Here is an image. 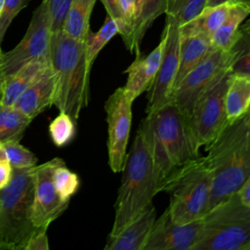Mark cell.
Returning <instances> with one entry per match:
<instances>
[{"label":"cell","mask_w":250,"mask_h":250,"mask_svg":"<svg viewBox=\"0 0 250 250\" xmlns=\"http://www.w3.org/2000/svg\"><path fill=\"white\" fill-rule=\"evenodd\" d=\"M147 137L160 191L190 162L199 157L188 119L171 101L142 120Z\"/></svg>","instance_id":"6da1fadb"},{"label":"cell","mask_w":250,"mask_h":250,"mask_svg":"<svg viewBox=\"0 0 250 250\" xmlns=\"http://www.w3.org/2000/svg\"><path fill=\"white\" fill-rule=\"evenodd\" d=\"M246 115L228 123L205 147L211 176L209 210L236 193L250 176V133Z\"/></svg>","instance_id":"7a4b0ae2"},{"label":"cell","mask_w":250,"mask_h":250,"mask_svg":"<svg viewBox=\"0 0 250 250\" xmlns=\"http://www.w3.org/2000/svg\"><path fill=\"white\" fill-rule=\"evenodd\" d=\"M49 60L55 75L53 104L77 120L89 102L91 67L86 59L85 43L62 29L51 32Z\"/></svg>","instance_id":"3957f363"},{"label":"cell","mask_w":250,"mask_h":250,"mask_svg":"<svg viewBox=\"0 0 250 250\" xmlns=\"http://www.w3.org/2000/svg\"><path fill=\"white\" fill-rule=\"evenodd\" d=\"M122 179L114 205L115 215L111 231L115 234L141 214L160 191L153 160L141 122L129 153L126 154Z\"/></svg>","instance_id":"277c9868"},{"label":"cell","mask_w":250,"mask_h":250,"mask_svg":"<svg viewBox=\"0 0 250 250\" xmlns=\"http://www.w3.org/2000/svg\"><path fill=\"white\" fill-rule=\"evenodd\" d=\"M35 166L13 168L9 184L0 189V247L23 249L36 229L32 222Z\"/></svg>","instance_id":"5b68a950"},{"label":"cell","mask_w":250,"mask_h":250,"mask_svg":"<svg viewBox=\"0 0 250 250\" xmlns=\"http://www.w3.org/2000/svg\"><path fill=\"white\" fill-rule=\"evenodd\" d=\"M195 250H250V209L237 192L211 208Z\"/></svg>","instance_id":"8992f818"},{"label":"cell","mask_w":250,"mask_h":250,"mask_svg":"<svg viewBox=\"0 0 250 250\" xmlns=\"http://www.w3.org/2000/svg\"><path fill=\"white\" fill-rule=\"evenodd\" d=\"M165 191L170 193L167 210L175 223L202 219L209 211L211 196V176L205 156L197 157L185 167Z\"/></svg>","instance_id":"52a82bcc"},{"label":"cell","mask_w":250,"mask_h":250,"mask_svg":"<svg viewBox=\"0 0 250 250\" xmlns=\"http://www.w3.org/2000/svg\"><path fill=\"white\" fill-rule=\"evenodd\" d=\"M230 70L224 72L193 104L188 124L195 146H208L228 124L225 97Z\"/></svg>","instance_id":"ba28073f"},{"label":"cell","mask_w":250,"mask_h":250,"mask_svg":"<svg viewBox=\"0 0 250 250\" xmlns=\"http://www.w3.org/2000/svg\"><path fill=\"white\" fill-rule=\"evenodd\" d=\"M232 52L212 49L175 87L172 101L188 118L194 103L224 72L230 67Z\"/></svg>","instance_id":"9c48e42d"},{"label":"cell","mask_w":250,"mask_h":250,"mask_svg":"<svg viewBox=\"0 0 250 250\" xmlns=\"http://www.w3.org/2000/svg\"><path fill=\"white\" fill-rule=\"evenodd\" d=\"M51 20L47 4L34 10L25 34L16 47L2 55V71L6 77L12 75L25 63L49 58Z\"/></svg>","instance_id":"30bf717a"},{"label":"cell","mask_w":250,"mask_h":250,"mask_svg":"<svg viewBox=\"0 0 250 250\" xmlns=\"http://www.w3.org/2000/svg\"><path fill=\"white\" fill-rule=\"evenodd\" d=\"M132 104L123 87L117 88L104 104L108 133V164L114 173L121 172L124 166L132 124Z\"/></svg>","instance_id":"8fae6325"},{"label":"cell","mask_w":250,"mask_h":250,"mask_svg":"<svg viewBox=\"0 0 250 250\" xmlns=\"http://www.w3.org/2000/svg\"><path fill=\"white\" fill-rule=\"evenodd\" d=\"M162 34L165 38L164 50L153 84L147 91L146 113H149L172 101L179 68L181 44L180 25L174 20L166 18L165 27Z\"/></svg>","instance_id":"7c38bea8"},{"label":"cell","mask_w":250,"mask_h":250,"mask_svg":"<svg viewBox=\"0 0 250 250\" xmlns=\"http://www.w3.org/2000/svg\"><path fill=\"white\" fill-rule=\"evenodd\" d=\"M203 220L175 223L166 209L155 219L144 250H195L202 235Z\"/></svg>","instance_id":"4fadbf2b"},{"label":"cell","mask_w":250,"mask_h":250,"mask_svg":"<svg viewBox=\"0 0 250 250\" xmlns=\"http://www.w3.org/2000/svg\"><path fill=\"white\" fill-rule=\"evenodd\" d=\"M62 161V158L56 157L35 166L32 222L36 229L48 228L68 206L69 202L60 197L53 182V171Z\"/></svg>","instance_id":"5bb4252c"},{"label":"cell","mask_w":250,"mask_h":250,"mask_svg":"<svg viewBox=\"0 0 250 250\" xmlns=\"http://www.w3.org/2000/svg\"><path fill=\"white\" fill-rule=\"evenodd\" d=\"M165 38L162 34L158 45L148 55H136L134 62L125 70L128 76L123 88L132 102L145 91H148L153 84L161 62Z\"/></svg>","instance_id":"9a60e30c"},{"label":"cell","mask_w":250,"mask_h":250,"mask_svg":"<svg viewBox=\"0 0 250 250\" xmlns=\"http://www.w3.org/2000/svg\"><path fill=\"white\" fill-rule=\"evenodd\" d=\"M155 219L156 210L151 203L120 231L109 234L104 250H144Z\"/></svg>","instance_id":"2e32d148"},{"label":"cell","mask_w":250,"mask_h":250,"mask_svg":"<svg viewBox=\"0 0 250 250\" xmlns=\"http://www.w3.org/2000/svg\"><path fill=\"white\" fill-rule=\"evenodd\" d=\"M54 94L55 75L49 63L20 96L14 106L30 119H34L53 105Z\"/></svg>","instance_id":"e0dca14e"},{"label":"cell","mask_w":250,"mask_h":250,"mask_svg":"<svg viewBox=\"0 0 250 250\" xmlns=\"http://www.w3.org/2000/svg\"><path fill=\"white\" fill-rule=\"evenodd\" d=\"M49 63V58L31 61L22 65L12 75L6 77L0 102L5 105L13 106L20 96Z\"/></svg>","instance_id":"ac0fdd59"},{"label":"cell","mask_w":250,"mask_h":250,"mask_svg":"<svg viewBox=\"0 0 250 250\" xmlns=\"http://www.w3.org/2000/svg\"><path fill=\"white\" fill-rule=\"evenodd\" d=\"M250 15V3H232L229 13L211 37V46L215 49L229 51L237 40L242 22Z\"/></svg>","instance_id":"d6986e66"},{"label":"cell","mask_w":250,"mask_h":250,"mask_svg":"<svg viewBox=\"0 0 250 250\" xmlns=\"http://www.w3.org/2000/svg\"><path fill=\"white\" fill-rule=\"evenodd\" d=\"M211 49V40L204 35H181L180 62L174 89L207 56Z\"/></svg>","instance_id":"ffe728a7"},{"label":"cell","mask_w":250,"mask_h":250,"mask_svg":"<svg viewBox=\"0 0 250 250\" xmlns=\"http://www.w3.org/2000/svg\"><path fill=\"white\" fill-rule=\"evenodd\" d=\"M231 4L230 2H224L215 6L204 7L193 20L180 26V34H200L211 39L212 35L225 21Z\"/></svg>","instance_id":"44dd1931"},{"label":"cell","mask_w":250,"mask_h":250,"mask_svg":"<svg viewBox=\"0 0 250 250\" xmlns=\"http://www.w3.org/2000/svg\"><path fill=\"white\" fill-rule=\"evenodd\" d=\"M228 123H231L250 111V79L230 75L225 97Z\"/></svg>","instance_id":"7402d4cb"},{"label":"cell","mask_w":250,"mask_h":250,"mask_svg":"<svg viewBox=\"0 0 250 250\" xmlns=\"http://www.w3.org/2000/svg\"><path fill=\"white\" fill-rule=\"evenodd\" d=\"M167 0H138L136 18L132 31V52L141 53L143 38L152 22L162 14H165Z\"/></svg>","instance_id":"603a6c76"},{"label":"cell","mask_w":250,"mask_h":250,"mask_svg":"<svg viewBox=\"0 0 250 250\" xmlns=\"http://www.w3.org/2000/svg\"><path fill=\"white\" fill-rule=\"evenodd\" d=\"M97 0H70L62 31L77 40L84 41L90 30V18Z\"/></svg>","instance_id":"cb8c5ba5"},{"label":"cell","mask_w":250,"mask_h":250,"mask_svg":"<svg viewBox=\"0 0 250 250\" xmlns=\"http://www.w3.org/2000/svg\"><path fill=\"white\" fill-rule=\"evenodd\" d=\"M32 119L16 108L0 102V142L20 141Z\"/></svg>","instance_id":"d4e9b609"},{"label":"cell","mask_w":250,"mask_h":250,"mask_svg":"<svg viewBox=\"0 0 250 250\" xmlns=\"http://www.w3.org/2000/svg\"><path fill=\"white\" fill-rule=\"evenodd\" d=\"M230 50V73L250 79V25L246 22L241 24L237 40Z\"/></svg>","instance_id":"484cf974"},{"label":"cell","mask_w":250,"mask_h":250,"mask_svg":"<svg viewBox=\"0 0 250 250\" xmlns=\"http://www.w3.org/2000/svg\"><path fill=\"white\" fill-rule=\"evenodd\" d=\"M118 33V25L116 21L106 15L105 21L102 27L97 31H88L84 40L85 52L87 62L92 67L94 61L96 60L102 49L109 42V40Z\"/></svg>","instance_id":"4316f807"},{"label":"cell","mask_w":250,"mask_h":250,"mask_svg":"<svg viewBox=\"0 0 250 250\" xmlns=\"http://www.w3.org/2000/svg\"><path fill=\"white\" fill-rule=\"evenodd\" d=\"M205 5L206 0H167L165 15L182 26L193 20Z\"/></svg>","instance_id":"83f0119b"},{"label":"cell","mask_w":250,"mask_h":250,"mask_svg":"<svg viewBox=\"0 0 250 250\" xmlns=\"http://www.w3.org/2000/svg\"><path fill=\"white\" fill-rule=\"evenodd\" d=\"M53 182L58 194L66 202H69L71 196L79 188L78 176L65 166L63 160L55 167L53 171Z\"/></svg>","instance_id":"f1b7e54d"},{"label":"cell","mask_w":250,"mask_h":250,"mask_svg":"<svg viewBox=\"0 0 250 250\" xmlns=\"http://www.w3.org/2000/svg\"><path fill=\"white\" fill-rule=\"evenodd\" d=\"M67 113L60 111L59 115L51 122L49 132L53 143L57 146H63L68 144L75 135V123Z\"/></svg>","instance_id":"f546056e"},{"label":"cell","mask_w":250,"mask_h":250,"mask_svg":"<svg viewBox=\"0 0 250 250\" xmlns=\"http://www.w3.org/2000/svg\"><path fill=\"white\" fill-rule=\"evenodd\" d=\"M7 158L13 168H31L36 166V156L20 141H10L3 143Z\"/></svg>","instance_id":"4dcf8cb0"},{"label":"cell","mask_w":250,"mask_h":250,"mask_svg":"<svg viewBox=\"0 0 250 250\" xmlns=\"http://www.w3.org/2000/svg\"><path fill=\"white\" fill-rule=\"evenodd\" d=\"M138 0H119L121 22L118 26V33L121 35L127 50L132 52V31L136 18Z\"/></svg>","instance_id":"1f68e13d"},{"label":"cell","mask_w":250,"mask_h":250,"mask_svg":"<svg viewBox=\"0 0 250 250\" xmlns=\"http://www.w3.org/2000/svg\"><path fill=\"white\" fill-rule=\"evenodd\" d=\"M30 0H4L3 8L0 12V45L5 33L16 16L25 8Z\"/></svg>","instance_id":"d6a6232c"},{"label":"cell","mask_w":250,"mask_h":250,"mask_svg":"<svg viewBox=\"0 0 250 250\" xmlns=\"http://www.w3.org/2000/svg\"><path fill=\"white\" fill-rule=\"evenodd\" d=\"M49 9L51 20V32L62 29L70 0H43Z\"/></svg>","instance_id":"836d02e7"},{"label":"cell","mask_w":250,"mask_h":250,"mask_svg":"<svg viewBox=\"0 0 250 250\" xmlns=\"http://www.w3.org/2000/svg\"><path fill=\"white\" fill-rule=\"evenodd\" d=\"M47 229L48 228L36 229L26 241L22 250H48Z\"/></svg>","instance_id":"e575fe53"},{"label":"cell","mask_w":250,"mask_h":250,"mask_svg":"<svg viewBox=\"0 0 250 250\" xmlns=\"http://www.w3.org/2000/svg\"><path fill=\"white\" fill-rule=\"evenodd\" d=\"M104 9L106 11V15L113 19L117 25L119 26L121 22V13H120V5L119 0H101Z\"/></svg>","instance_id":"d590c367"},{"label":"cell","mask_w":250,"mask_h":250,"mask_svg":"<svg viewBox=\"0 0 250 250\" xmlns=\"http://www.w3.org/2000/svg\"><path fill=\"white\" fill-rule=\"evenodd\" d=\"M13 173V167L8 159H0V189L6 187Z\"/></svg>","instance_id":"8d00e7d4"},{"label":"cell","mask_w":250,"mask_h":250,"mask_svg":"<svg viewBox=\"0 0 250 250\" xmlns=\"http://www.w3.org/2000/svg\"><path fill=\"white\" fill-rule=\"evenodd\" d=\"M237 194L242 203L250 209V176L238 189Z\"/></svg>","instance_id":"74e56055"},{"label":"cell","mask_w":250,"mask_h":250,"mask_svg":"<svg viewBox=\"0 0 250 250\" xmlns=\"http://www.w3.org/2000/svg\"><path fill=\"white\" fill-rule=\"evenodd\" d=\"M224 2H230V3H250V0H206L205 7L215 6Z\"/></svg>","instance_id":"f35d334b"},{"label":"cell","mask_w":250,"mask_h":250,"mask_svg":"<svg viewBox=\"0 0 250 250\" xmlns=\"http://www.w3.org/2000/svg\"><path fill=\"white\" fill-rule=\"evenodd\" d=\"M2 55H3V53L0 48V101H1V98L3 95V88H4V82H5V76L2 71Z\"/></svg>","instance_id":"ab89813d"},{"label":"cell","mask_w":250,"mask_h":250,"mask_svg":"<svg viewBox=\"0 0 250 250\" xmlns=\"http://www.w3.org/2000/svg\"><path fill=\"white\" fill-rule=\"evenodd\" d=\"M0 159H8L7 155H6V151L3 146V143L0 142Z\"/></svg>","instance_id":"60d3db41"},{"label":"cell","mask_w":250,"mask_h":250,"mask_svg":"<svg viewBox=\"0 0 250 250\" xmlns=\"http://www.w3.org/2000/svg\"><path fill=\"white\" fill-rule=\"evenodd\" d=\"M246 123H247V127H248V130H249V133H250V111L246 115Z\"/></svg>","instance_id":"b9f144b4"},{"label":"cell","mask_w":250,"mask_h":250,"mask_svg":"<svg viewBox=\"0 0 250 250\" xmlns=\"http://www.w3.org/2000/svg\"><path fill=\"white\" fill-rule=\"evenodd\" d=\"M3 5H4V0H0V12H1L2 8H3Z\"/></svg>","instance_id":"7bdbcfd3"},{"label":"cell","mask_w":250,"mask_h":250,"mask_svg":"<svg viewBox=\"0 0 250 250\" xmlns=\"http://www.w3.org/2000/svg\"><path fill=\"white\" fill-rule=\"evenodd\" d=\"M246 22H247V23H248V24H250V20H248V21H246Z\"/></svg>","instance_id":"ee69618b"},{"label":"cell","mask_w":250,"mask_h":250,"mask_svg":"<svg viewBox=\"0 0 250 250\" xmlns=\"http://www.w3.org/2000/svg\"><path fill=\"white\" fill-rule=\"evenodd\" d=\"M0 249H1V247H0Z\"/></svg>","instance_id":"f6af8a7d"}]
</instances>
